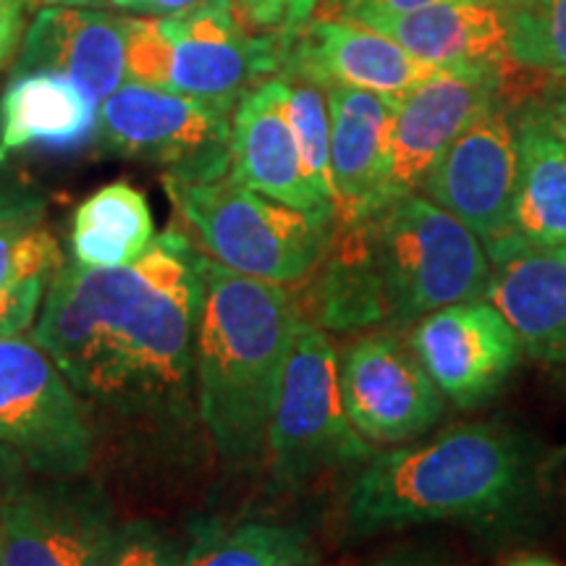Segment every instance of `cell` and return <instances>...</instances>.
I'll list each match as a JSON object with an SVG mask.
<instances>
[{
  "label": "cell",
  "mask_w": 566,
  "mask_h": 566,
  "mask_svg": "<svg viewBox=\"0 0 566 566\" xmlns=\"http://www.w3.org/2000/svg\"><path fill=\"white\" fill-rule=\"evenodd\" d=\"M158 231L147 197L129 181L90 195L71 221V254L87 268H124L150 250Z\"/></svg>",
  "instance_id": "obj_24"
},
{
  "label": "cell",
  "mask_w": 566,
  "mask_h": 566,
  "mask_svg": "<svg viewBox=\"0 0 566 566\" xmlns=\"http://www.w3.org/2000/svg\"><path fill=\"white\" fill-rule=\"evenodd\" d=\"M32 3H38V0H21V6H32Z\"/></svg>",
  "instance_id": "obj_41"
},
{
  "label": "cell",
  "mask_w": 566,
  "mask_h": 566,
  "mask_svg": "<svg viewBox=\"0 0 566 566\" xmlns=\"http://www.w3.org/2000/svg\"><path fill=\"white\" fill-rule=\"evenodd\" d=\"M95 139L118 158L145 160L184 181L231 171V111L126 80L97 105Z\"/></svg>",
  "instance_id": "obj_8"
},
{
  "label": "cell",
  "mask_w": 566,
  "mask_h": 566,
  "mask_svg": "<svg viewBox=\"0 0 566 566\" xmlns=\"http://www.w3.org/2000/svg\"><path fill=\"white\" fill-rule=\"evenodd\" d=\"M116 530L95 483H24L0 512V566H105Z\"/></svg>",
  "instance_id": "obj_10"
},
{
  "label": "cell",
  "mask_w": 566,
  "mask_h": 566,
  "mask_svg": "<svg viewBox=\"0 0 566 566\" xmlns=\"http://www.w3.org/2000/svg\"><path fill=\"white\" fill-rule=\"evenodd\" d=\"M338 384L346 417L367 443H412L428 436L446 412L443 394L407 342L391 331L352 344L338 359Z\"/></svg>",
  "instance_id": "obj_11"
},
{
  "label": "cell",
  "mask_w": 566,
  "mask_h": 566,
  "mask_svg": "<svg viewBox=\"0 0 566 566\" xmlns=\"http://www.w3.org/2000/svg\"><path fill=\"white\" fill-rule=\"evenodd\" d=\"M21 34V0H0V66L11 59Z\"/></svg>",
  "instance_id": "obj_34"
},
{
  "label": "cell",
  "mask_w": 566,
  "mask_h": 566,
  "mask_svg": "<svg viewBox=\"0 0 566 566\" xmlns=\"http://www.w3.org/2000/svg\"><path fill=\"white\" fill-rule=\"evenodd\" d=\"M174 208L216 263L268 283L304 281L328 252L334 218L313 216L231 179H163Z\"/></svg>",
  "instance_id": "obj_6"
},
{
  "label": "cell",
  "mask_w": 566,
  "mask_h": 566,
  "mask_svg": "<svg viewBox=\"0 0 566 566\" xmlns=\"http://www.w3.org/2000/svg\"><path fill=\"white\" fill-rule=\"evenodd\" d=\"M438 3H451V0H342L344 19L354 21H370L375 17H401V13H412Z\"/></svg>",
  "instance_id": "obj_30"
},
{
  "label": "cell",
  "mask_w": 566,
  "mask_h": 566,
  "mask_svg": "<svg viewBox=\"0 0 566 566\" xmlns=\"http://www.w3.org/2000/svg\"><path fill=\"white\" fill-rule=\"evenodd\" d=\"M231 179L313 216L334 218L310 181L286 113V82L273 76L247 90L231 116Z\"/></svg>",
  "instance_id": "obj_17"
},
{
  "label": "cell",
  "mask_w": 566,
  "mask_h": 566,
  "mask_svg": "<svg viewBox=\"0 0 566 566\" xmlns=\"http://www.w3.org/2000/svg\"><path fill=\"white\" fill-rule=\"evenodd\" d=\"M373 566H443L441 562H436V558L430 556H422V554H394V556H386L380 558V562H375Z\"/></svg>",
  "instance_id": "obj_37"
},
{
  "label": "cell",
  "mask_w": 566,
  "mask_h": 566,
  "mask_svg": "<svg viewBox=\"0 0 566 566\" xmlns=\"http://www.w3.org/2000/svg\"><path fill=\"white\" fill-rule=\"evenodd\" d=\"M504 95V69H438L396 103L391 124V168L386 202L396 195L420 192L451 142L485 105Z\"/></svg>",
  "instance_id": "obj_14"
},
{
  "label": "cell",
  "mask_w": 566,
  "mask_h": 566,
  "mask_svg": "<svg viewBox=\"0 0 566 566\" xmlns=\"http://www.w3.org/2000/svg\"><path fill=\"white\" fill-rule=\"evenodd\" d=\"M317 0H289L286 9V32L296 30V27L307 24L310 17H313Z\"/></svg>",
  "instance_id": "obj_36"
},
{
  "label": "cell",
  "mask_w": 566,
  "mask_h": 566,
  "mask_svg": "<svg viewBox=\"0 0 566 566\" xmlns=\"http://www.w3.org/2000/svg\"><path fill=\"white\" fill-rule=\"evenodd\" d=\"M514 189V111L499 95L451 142L420 192L491 244L512 231Z\"/></svg>",
  "instance_id": "obj_13"
},
{
  "label": "cell",
  "mask_w": 566,
  "mask_h": 566,
  "mask_svg": "<svg viewBox=\"0 0 566 566\" xmlns=\"http://www.w3.org/2000/svg\"><path fill=\"white\" fill-rule=\"evenodd\" d=\"M516 189L514 237L537 247H566V139L554 103H522L514 111Z\"/></svg>",
  "instance_id": "obj_22"
},
{
  "label": "cell",
  "mask_w": 566,
  "mask_h": 566,
  "mask_svg": "<svg viewBox=\"0 0 566 566\" xmlns=\"http://www.w3.org/2000/svg\"><path fill=\"white\" fill-rule=\"evenodd\" d=\"M554 113H556L558 129H562L564 139H566V97H564V101H554Z\"/></svg>",
  "instance_id": "obj_40"
},
{
  "label": "cell",
  "mask_w": 566,
  "mask_h": 566,
  "mask_svg": "<svg viewBox=\"0 0 566 566\" xmlns=\"http://www.w3.org/2000/svg\"><path fill=\"white\" fill-rule=\"evenodd\" d=\"M205 258L179 231L124 268L63 263L32 338L53 357L84 412L139 430L197 412V328Z\"/></svg>",
  "instance_id": "obj_1"
},
{
  "label": "cell",
  "mask_w": 566,
  "mask_h": 566,
  "mask_svg": "<svg viewBox=\"0 0 566 566\" xmlns=\"http://www.w3.org/2000/svg\"><path fill=\"white\" fill-rule=\"evenodd\" d=\"M45 6H80V9H95V6L108 3V0H40Z\"/></svg>",
  "instance_id": "obj_39"
},
{
  "label": "cell",
  "mask_w": 566,
  "mask_h": 566,
  "mask_svg": "<svg viewBox=\"0 0 566 566\" xmlns=\"http://www.w3.org/2000/svg\"><path fill=\"white\" fill-rule=\"evenodd\" d=\"M205 3V0H108L111 9L132 13V17H176V13H184L189 9H197V6Z\"/></svg>",
  "instance_id": "obj_31"
},
{
  "label": "cell",
  "mask_w": 566,
  "mask_h": 566,
  "mask_svg": "<svg viewBox=\"0 0 566 566\" xmlns=\"http://www.w3.org/2000/svg\"><path fill=\"white\" fill-rule=\"evenodd\" d=\"M384 289V328L409 331L457 302L485 300L491 263L483 239L420 192L396 195L365 221Z\"/></svg>",
  "instance_id": "obj_4"
},
{
  "label": "cell",
  "mask_w": 566,
  "mask_h": 566,
  "mask_svg": "<svg viewBox=\"0 0 566 566\" xmlns=\"http://www.w3.org/2000/svg\"><path fill=\"white\" fill-rule=\"evenodd\" d=\"M197 328V412L231 467L265 454L300 307L281 283L250 279L205 258Z\"/></svg>",
  "instance_id": "obj_2"
},
{
  "label": "cell",
  "mask_w": 566,
  "mask_h": 566,
  "mask_svg": "<svg viewBox=\"0 0 566 566\" xmlns=\"http://www.w3.org/2000/svg\"><path fill=\"white\" fill-rule=\"evenodd\" d=\"M363 24L394 38L415 59L436 69H504L514 63L509 0H451L401 17H375Z\"/></svg>",
  "instance_id": "obj_20"
},
{
  "label": "cell",
  "mask_w": 566,
  "mask_h": 566,
  "mask_svg": "<svg viewBox=\"0 0 566 566\" xmlns=\"http://www.w3.org/2000/svg\"><path fill=\"white\" fill-rule=\"evenodd\" d=\"M281 38V69L300 71L323 87L365 90L394 103L438 71L394 38L354 19L307 21Z\"/></svg>",
  "instance_id": "obj_15"
},
{
  "label": "cell",
  "mask_w": 566,
  "mask_h": 566,
  "mask_svg": "<svg viewBox=\"0 0 566 566\" xmlns=\"http://www.w3.org/2000/svg\"><path fill=\"white\" fill-rule=\"evenodd\" d=\"M323 271L315 286V325L334 334L384 328V289L373 263L365 221L334 226Z\"/></svg>",
  "instance_id": "obj_23"
},
{
  "label": "cell",
  "mask_w": 566,
  "mask_h": 566,
  "mask_svg": "<svg viewBox=\"0 0 566 566\" xmlns=\"http://www.w3.org/2000/svg\"><path fill=\"white\" fill-rule=\"evenodd\" d=\"M283 38H252L237 0H205L176 17L126 19V80L233 111L281 71Z\"/></svg>",
  "instance_id": "obj_5"
},
{
  "label": "cell",
  "mask_w": 566,
  "mask_h": 566,
  "mask_svg": "<svg viewBox=\"0 0 566 566\" xmlns=\"http://www.w3.org/2000/svg\"><path fill=\"white\" fill-rule=\"evenodd\" d=\"M105 566H184V558L168 535L150 522L118 527Z\"/></svg>",
  "instance_id": "obj_29"
},
{
  "label": "cell",
  "mask_w": 566,
  "mask_h": 566,
  "mask_svg": "<svg viewBox=\"0 0 566 566\" xmlns=\"http://www.w3.org/2000/svg\"><path fill=\"white\" fill-rule=\"evenodd\" d=\"M30 210H45L42 197L34 189L24 187L21 181H13L9 176L0 174V218Z\"/></svg>",
  "instance_id": "obj_32"
},
{
  "label": "cell",
  "mask_w": 566,
  "mask_h": 566,
  "mask_svg": "<svg viewBox=\"0 0 566 566\" xmlns=\"http://www.w3.org/2000/svg\"><path fill=\"white\" fill-rule=\"evenodd\" d=\"M17 71H59L101 105L126 82V19L45 6L24 34Z\"/></svg>",
  "instance_id": "obj_19"
},
{
  "label": "cell",
  "mask_w": 566,
  "mask_h": 566,
  "mask_svg": "<svg viewBox=\"0 0 566 566\" xmlns=\"http://www.w3.org/2000/svg\"><path fill=\"white\" fill-rule=\"evenodd\" d=\"M512 61L566 80V0H509Z\"/></svg>",
  "instance_id": "obj_28"
},
{
  "label": "cell",
  "mask_w": 566,
  "mask_h": 566,
  "mask_svg": "<svg viewBox=\"0 0 566 566\" xmlns=\"http://www.w3.org/2000/svg\"><path fill=\"white\" fill-rule=\"evenodd\" d=\"M491 279L485 300L537 363H566V247H537L506 233L485 244Z\"/></svg>",
  "instance_id": "obj_16"
},
{
  "label": "cell",
  "mask_w": 566,
  "mask_h": 566,
  "mask_svg": "<svg viewBox=\"0 0 566 566\" xmlns=\"http://www.w3.org/2000/svg\"><path fill=\"white\" fill-rule=\"evenodd\" d=\"M317 551L300 527L275 522L205 525L184 556V566H315Z\"/></svg>",
  "instance_id": "obj_25"
},
{
  "label": "cell",
  "mask_w": 566,
  "mask_h": 566,
  "mask_svg": "<svg viewBox=\"0 0 566 566\" xmlns=\"http://www.w3.org/2000/svg\"><path fill=\"white\" fill-rule=\"evenodd\" d=\"M504 566H562V564L554 562V558H548V556L525 554V556H514V558H509V562H506Z\"/></svg>",
  "instance_id": "obj_38"
},
{
  "label": "cell",
  "mask_w": 566,
  "mask_h": 566,
  "mask_svg": "<svg viewBox=\"0 0 566 566\" xmlns=\"http://www.w3.org/2000/svg\"><path fill=\"white\" fill-rule=\"evenodd\" d=\"M61 265V244L42 223V210L0 218V292L30 281L51 283Z\"/></svg>",
  "instance_id": "obj_27"
},
{
  "label": "cell",
  "mask_w": 566,
  "mask_h": 566,
  "mask_svg": "<svg viewBox=\"0 0 566 566\" xmlns=\"http://www.w3.org/2000/svg\"><path fill=\"white\" fill-rule=\"evenodd\" d=\"M97 103L59 71H17L0 97V166L27 150L74 153L95 139Z\"/></svg>",
  "instance_id": "obj_21"
},
{
  "label": "cell",
  "mask_w": 566,
  "mask_h": 566,
  "mask_svg": "<svg viewBox=\"0 0 566 566\" xmlns=\"http://www.w3.org/2000/svg\"><path fill=\"white\" fill-rule=\"evenodd\" d=\"M27 483V464L17 451L0 443V512L9 504L11 495L19 493Z\"/></svg>",
  "instance_id": "obj_33"
},
{
  "label": "cell",
  "mask_w": 566,
  "mask_h": 566,
  "mask_svg": "<svg viewBox=\"0 0 566 566\" xmlns=\"http://www.w3.org/2000/svg\"><path fill=\"white\" fill-rule=\"evenodd\" d=\"M0 443L42 478H82L95 438L80 396L34 338L0 336Z\"/></svg>",
  "instance_id": "obj_9"
},
{
  "label": "cell",
  "mask_w": 566,
  "mask_h": 566,
  "mask_svg": "<svg viewBox=\"0 0 566 566\" xmlns=\"http://www.w3.org/2000/svg\"><path fill=\"white\" fill-rule=\"evenodd\" d=\"M407 346L443 399L467 412L491 405L525 354L520 336L488 300L424 315L407 331Z\"/></svg>",
  "instance_id": "obj_12"
},
{
  "label": "cell",
  "mask_w": 566,
  "mask_h": 566,
  "mask_svg": "<svg viewBox=\"0 0 566 566\" xmlns=\"http://www.w3.org/2000/svg\"><path fill=\"white\" fill-rule=\"evenodd\" d=\"M564 454H566V451H564Z\"/></svg>",
  "instance_id": "obj_42"
},
{
  "label": "cell",
  "mask_w": 566,
  "mask_h": 566,
  "mask_svg": "<svg viewBox=\"0 0 566 566\" xmlns=\"http://www.w3.org/2000/svg\"><path fill=\"white\" fill-rule=\"evenodd\" d=\"M286 82V113L296 145H300L304 168L317 195L334 208V187H331V113L328 95L321 82L310 80L300 71L281 69Z\"/></svg>",
  "instance_id": "obj_26"
},
{
  "label": "cell",
  "mask_w": 566,
  "mask_h": 566,
  "mask_svg": "<svg viewBox=\"0 0 566 566\" xmlns=\"http://www.w3.org/2000/svg\"><path fill=\"white\" fill-rule=\"evenodd\" d=\"M237 3L242 6V11L254 21V24L273 27L286 21L289 0H237Z\"/></svg>",
  "instance_id": "obj_35"
},
{
  "label": "cell",
  "mask_w": 566,
  "mask_h": 566,
  "mask_svg": "<svg viewBox=\"0 0 566 566\" xmlns=\"http://www.w3.org/2000/svg\"><path fill=\"white\" fill-rule=\"evenodd\" d=\"M265 451L273 483L283 491H302L328 472L363 467L375 454L346 417L338 357L321 325H296Z\"/></svg>",
  "instance_id": "obj_7"
},
{
  "label": "cell",
  "mask_w": 566,
  "mask_h": 566,
  "mask_svg": "<svg viewBox=\"0 0 566 566\" xmlns=\"http://www.w3.org/2000/svg\"><path fill=\"white\" fill-rule=\"evenodd\" d=\"M533 488L525 438L493 422L457 424L433 441L373 454L346 493L357 537L430 522L504 516Z\"/></svg>",
  "instance_id": "obj_3"
},
{
  "label": "cell",
  "mask_w": 566,
  "mask_h": 566,
  "mask_svg": "<svg viewBox=\"0 0 566 566\" xmlns=\"http://www.w3.org/2000/svg\"><path fill=\"white\" fill-rule=\"evenodd\" d=\"M325 95L331 113L334 226H357L386 202L396 103L349 87H325Z\"/></svg>",
  "instance_id": "obj_18"
}]
</instances>
